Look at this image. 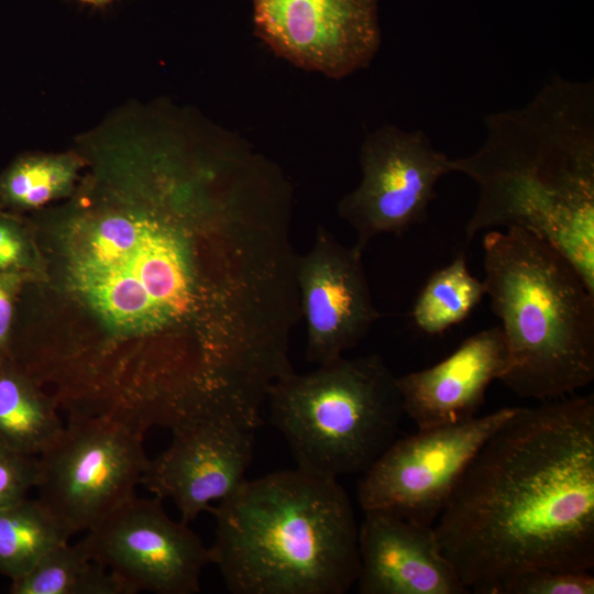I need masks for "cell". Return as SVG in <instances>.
Masks as SVG:
<instances>
[{"mask_svg": "<svg viewBox=\"0 0 594 594\" xmlns=\"http://www.w3.org/2000/svg\"><path fill=\"white\" fill-rule=\"evenodd\" d=\"M433 527L476 594L525 571H592L594 396L517 407L472 458Z\"/></svg>", "mask_w": 594, "mask_h": 594, "instance_id": "cell-1", "label": "cell"}, {"mask_svg": "<svg viewBox=\"0 0 594 594\" xmlns=\"http://www.w3.org/2000/svg\"><path fill=\"white\" fill-rule=\"evenodd\" d=\"M487 138L451 160L479 199L465 227L519 228L559 250L594 292V85L554 77L522 108L485 118Z\"/></svg>", "mask_w": 594, "mask_h": 594, "instance_id": "cell-2", "label": "cell"}, {"mask_svg": "<svg viewBox=\"0 0 594 594\" xmlns=\"http://www.w3.org/2000/svg\"><path fill=\"white\" fill-rule=\"evenodd\" d=\"M209 513L211 563L233 594H344L356 583L359 526L338 480L275 471Z\"/></svg>", "mask_w": 594, "mask_h": 594, "instance_id": "cell-3", "label": "cell"}, {"mask_svg": "<svg viewBox=\"0 0 594 594\" xmlns=\"http://www.w3.org/2000/svg\"><path fill=\"white\" fill-rule=\"evenodd\" d=\"M483 280L506 345L499 378L521 398L573 395L594 380V292L542 238L519 228L483 238Z\"/></svg>", "mask_w": 594, "mask_h": 594, "instance_id": "cell-4", "label": "cell"}, {"mask_svg": "<svg viewBox=\"0 0 594 594\" xmlns=\"http://www.w3.org/2000/svg\"><path fill=\"white\" fill-rule=\"evenodd\" d=\"M266 399L297 469L334 480L364 473L396 440L405 415L396 376L376 353L292 371Z\"/></svg>", "mask_w": 594, "mask_h": 594, "instance_id": "cell-5", "label": "cell"}, {"mask_svg": "<svg viewBox=\"0 0 594 594\" xmlns=\"http://www.w3.org/2000/svg\"><path fill=\"white\" fill-rule=\"evenodd\" d=\"M67 270L76 294L123 338L163 330L194 301L189 245L158 219L110 213L76 227Z\"/></svg>", "mask_w": 594, "mask_h": 594, "instance_id": "cell-6", "label": "cell"}, {"mask_svg": "<svg viewBox=\"0 0 594 594\" xmlns=\"http://www.w3.org/2000/svg\"><path fill=\"white\" fill-rule=\"evenodd\" d=\"M144 433L106 417L69 418L41 455L37 501L67 536L88 531L135 495Z\"/></svg>", "mask_w": 594, "mask_h": 594, "instance_id": "cell-7", "label": "cell"}, {"mask_svg": "<svg viewBox=\"0 0 594 594\" xmlns=\"http://www.w3.org/2000/svg\"><path fill=\"white\" fill-rule=\"evenodd\" d=\"M516 408L396 439L364 472L358 487L361 508L433 526L472 458Z\"/></svg>", "mask_w": 594, "mask_h": 594, "instance_id": "cell-8", "label": "cell"}, {"mask_svg": "<svg viewBox=\"0 0 594 594\" xmlns=\"http://www.w3.org/2000/svg\"><path fill=\"white\" fill-rule=\"evenodd\" d=\"M359 158L361 180L337 210L363 252L382 233L400 234L421 223L437 197V183L452 172L451 158L436 150L424 131L393 124L370 132Z\"/></svg>", "mask_w": 594, "mask_h": 594, "instance_id": "cell-9", "label": "cell"}, {"mask_svg": "<svg viewBox=\"0 0 594 594\" xmlns=\"http://www.w3.org/2000/svg\"><path fill=\"white\" fill-rule=\"evenodd\" d=\"M162 498L131 497L80 540L89 557L122 579L134 593L196 594L210 549L183 521L173 520Z\"/></svg>", "mask_w": 594, "mask_h": 594, "instance_id": "cell-10", "label": "cell"}, {"mask_svg": "<svg viewBox=\"0 0 594 594\" xmlns=\"http://www.w3.org/2000/svg\"><path fill=\"white\" fill-rule=\"evenodd\" d=\"M255 34L296 67L341 79L381 44L377 0H252Z\"/></svg>", "mask_w": 594, "mask_h": 594, "instance_id": "cell-11", "label": "cell"}, {"mask_svg": "<svg viewBox=\"0 0 594 594\" xmlns=\"http://www.w3.org/2000/svg\"><path fill=\"white\" fill-rule=\"evenodd\" d=\"M362 255L319 226L310 249L297 257L307 362L321 365L343 356L380 319Z\"/></svg>", "mask_w": 594, "mask_h": 594, "instance_id": "cell-12", "label": "cell"}, {"mask_svg": "<svg viewBox=\"0 0 594 594\" xmlns=\"http://www.w3.org/2000/svg\"><path fill=\"white\" fill-rule=\"evenodd\" d=\"M256 429L226 420H196L172 429L170 444L148 459L141 484L173 501L189 525L235 491L253 459Z\"/></svg>", "mask_w": 594, "mask_h": 594, "instance_id": "cell-13", "label": "cell"}, {"mask_svg": "<svg viewBox=\"0 0 594 594\" xmlns=\"http://www.w3.org/2000/svg\"><path fill=\"white\" fill-rule=\"evenodd\" d=\"M359 526L361 594H465L435 527L386 510H366Z\"/></svg>", "mask_w": 594, "mask_h": 594, "instance_id": "cell-14", "label": "cell"}, {"mask_svg": "<svg viewBox=\"0 0 594 594\" xmlns=\"http://www.w3.org/2000/svg\"><path fill=\"white\" fill-rule=\"evenodd\" d=\"M506 360L499 326L474 333L439 363L396 377L405 415L418 429L476 417L488 386L502 377Z\"/></svg>", "mask_w": 594, "mask_h": 594, "instance_id": "cell-15", "label": "cell"}, {"mask_svg": "<svg viewBox=\"0 0 594 594\" xmlns=\"http://www.w3.org/2000/svg\"><path fill=\"white\" fill-rule=\"evenodd\" d=\"M64 427L55 403L41 394L33 378L11 360L0 362V446L38 457Z\"/></svg>", "mask_w": 594, "mask_h": 594, "instance_id": "cell-16", "label": "cell"}, {"mask_svg": "<svg viewBox=\"0 0 594 594\" xmlns=\"http://www.w3.org/2000/svg\"><path fill=\"white\" fill-rule=\"evenodd\" d=\"M11 594H135L118 575L94 561L81 541L48 551L25 575L11 581Z\"/></svg>", "mask_w": 594, "mask_h": 594, "instance_id": "cell-17", "label": "cell"}, {"mask_svg": "<svg viewBox=\"0 0 594 594\" xmlns=\"http://www.w3.org/2000/svg\"><path fill=\"white\" fill-rule=\"evenodd\" d=\"M69 538L36 498L0 508V574L11 581L25 575Z\"/></svg>", "mask_w": 594, "mask_h": 594, "instance_id": "cell-18", "label": "cell"}, {"mask_svg": "<svg viewBox=\"0 0 594 594\" xmlns=\"http://www.w3.org/2000/svg\"><path fill=\"white\" fill-rule=\"evenodd\" d=\"M484 295L483 280L470 273L461 254L428 278L414 304L413 319L420 331L441 334L463 321Z\"/></svg>", "mask_w": 594, "mask_h": 594, "instance_id": "cell-19", "label": "cell"}, {"mask_svg": "<svg viewBox=\"0 0 594 594\" xmlns=\"http://www.w3.org/2000/svg\"><path fill=\"white\" fill-rule=\"evenodd\" d=\"M75 173V163L69 158L26 156L0 178V197L12 206L40 207L66 191Z\"/></svg>", "mask_w": 594, "mask_h": 594, "instance_id": "cell-20", "label": "cell"}, {"mask_svg": "<svg viewBox=\"0 0 594 594\" xmlns=\"http://www.w3.org/2000/svg\"><path fill=\"white\" fill-rule=\"evenodd\" d=\"M592 571L530 570L493 586L487 594H593Z\"/></svg>", "mask_w": 594, "mask_h": 594, "instance_id": "cell-21", "label": "cell"}, {"mask_svg": "<svg viewBox=\"0 0 594 594\" xmlns=\"http://www.w3.org/2000/svg\"><path fill=\"white\" fill-rule=\"evenodd\" d=\"M40 476L37 455L0 446V508L28 498Z\"/></svg>", "mask_w": 594, "mask_h": 594, "instance_id": "cell-22", "label": "cell"}, {"mask_svg": "<svg viewBox=\"0 0 594 594\" xmlns=\"http://www.w3.org/2000/svg\"><path fill=\"white\" fill-rule=\"evenodd\" d=\"M30 263L28 241L20 227L0 216V273L22 275Z\"/></svg>", "mask_w": 594, "mask_h": 594, "instance_id": "cell-23", "label": "cell"}, {"mask_svg": "<svg viewBox=\"0 0 594 594\" xmlns=\"http://www.w3.org/2000/svg\"><path fill=\"white\" fill-rule=\"evenodd\" d=\"M22 284V275L0 273V362L9 356L15 302Z\"/></svg>", "mask_w": 594, "mask_h": 594, "instance_id": "cell-24", "label": "cell"}, {"mask_svg": "<svg viewBox=\"0 0 594 594\" xmlns=\"http://www.w3.org/2000/svg\"><path fill=\"white\" fill-rule=\"evenodd\" d=\"M80 1L90 3V4H103V3L110 2L111 0H80Z\"/></svg>", "mask_w": 594, "mask_h": 594, "instance_id": "cell-25", "label": "cell"}]
</instances>
